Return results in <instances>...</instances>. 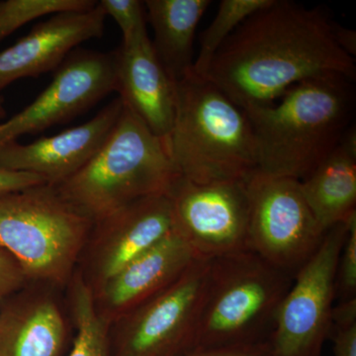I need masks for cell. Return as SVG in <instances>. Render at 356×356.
Listing matches in <instances>:
<instances>
[{
	"label": "cell",
	"mask_w": 356,
	"mask_h": 356,
	"mask_svg": "<svg viewBox=\"0 0 356 356\" xmlns=\"http://www.w3.org/2000/svg\"><path fill=\"white\" fill-rule=\"evenodd\" d=\"M293 280L250 250L212 259L191 351L269 341Z\"/></svg>",
	"instance_id": "5b68a950"
},
{
	"label": "cell",
	"mask_w": 356,
	"mask_h": 356,
	"mask_svg": "<svg viewBox=\"0 0 356 356\" xmlns=\"http://www.w3.org/2000/svg\"><path fill=\"white\" fill-rule=\"evenodd\" d=\"M175 120L165 143L182 177L195 184L247 179L257 170L245 112L205 77L175 83Z\"/></svg>",
	"instance_id": "277c9868"
},
{
	"label": "cell",
	"mask_w": 356,
	"mask_h": 356,
	"mask_svg": "<svg viewBox=\"0 0 356 356\" xmlns=\"http://www.w3.org/2000/svg\"><path fill=\"white\" fill-rule=\"evenodd\" d=\"M74 298L76 337L69 356H108L106 329L95 310L91 290L79 283Z\"/></svg>",
	"instance_id": "7402d4cb"
},
{
	"label": "cell",
	"mask_w": 356,
	"mask_h": 356,
	"mask_svg": "<svg viewBox=\"0 0 356 356\" xmlns=\"http://www.w3.org/2000/svg\"><path fill=\"white\" fill-rule=\"evenodd\" d=\"M90 220L65 202L55 185L0 195V248L26 276L56 278L72 264Z\"/></svg>",
	"instance_id": "8992f818"
},
{
	"label": "cell",
	"mask_w": 356,
	"mask_h": 356,
	"mask_svg": "<svg viewBox=\"0 0 356 356\" xmlns=\"http://www.w3.org/2000/svg\"><path fill=\"white\" fill-rule=\"evenodd\" d=\"M6 107H4V97L0 95V120L6 118Z\"/></svg>",
	"instance_id": "f546056e"
},
{
	"label": "cell",
	"mask_w": 356,
	"mask_h": 356,
	"mask_svg": "<svg viewBox=\"0 0 356 356\" xmlns=\"http://www.w3.org/2000/svg\"><path fill=\"white\" fill-rule=\"evenodd\" d=\"M212 259H196L177 281L143 303L117 356H184L191 353Z\"/></svg>",
	"instance_id": "8fae6325"
},
{
	"label": "cell",
	"mask_w": 356,
	"mask_h": 356,
	"mask_svg": "<svg viewBox=\"0 0 356 356\" xmlns=\"http://www.w3.org/2000/svg\"><path fill=\"white\" fill-rule=\"evenodd\" d=\"M180 177L165 140L124 105L95 156L56 188L83 216L104 220L140 199L166 195Z\"/></svg>",
	"instance_id": "3957f363"
},
{
	"label": "cell",
	"mask_w": 356,
	"mask_h": 356,
	"mask_svg": "<svg viewBox=\"0 0 356 356\" xmlns=\"http://www.w3.org/2000/svg\"><path fill=\"white\" fill-rule=\"evenodd\" d=\"M65 327L50 301L9 307L0 314V356H60Z\"/></svg>",
	"instance_id": "d6986e66"
},
{
	"label": "cell",
	"mask_w": 356,
	"mask_h": 356,
	"mask_svg": "<svg viewBox=\"0 0 356 356\" xmlns=\"http://www.w3.org/2000/svg\"><path fill=\"white\" fill-rule=\"evenodd\" d=\"M355 217L327 229L317 252L294 276L269 339L270 356H323L332 332L337 262Z\"/></svg>",
	"instance_id": "52a82bcc"
},
{
	"label": "cell",
	"mask_w": 356,
	"mask_h": 356,
	"mask_svg": "<svg viewBox=\"0 0 356 356\" xmlns=\"http://www.w3.org/2000/svg\"><path fill=\"white\" fill-rule=\"evenodd\" d=\"M330 339L334 356H356V299L334 306Z\"/></svg>",
	"instance_id": "cb8c5ba5"
},
{
	"label": "cell",
	"mask_w": 356,
	"mask_h": 356,
	"mask_svg": "<svg viewBox=\"0 0 356 356\" xmlns=\"http://www.w3.org/2000/svg\"><path fill=\"white\" fill-rule=\"evenodd\" d=\"M248 248L295 276L322 243L325 232L307 204L298 180L255 170L247 178Z\"/></svg>",
	"instance_id": "ba28073f"
},
{
	"label": "cell",
	"mask_w": 356,
	"mask_h": 356,
	"mask_svg": "<svg viewBox=\"0 0 356 356\" xmlns=\"http://www.w3.org/2000/svg\"><path fill=\"white\" fill-rule=\"evenodd\" d=\"M175 229L197 259H214L248 248L247 179L195 184L180 177L166 194Z\"/></svg>",
	"instance_id": "9c48e42d"
},
{
	"label": "cell",
	"mask_w": 356,
	"mask_h": 356,
	"mask_svg": "<svg viewBox=\"0 0 356 356\" xmlns=\"http://www.w3.org/2000/svg\"><path fill=\"white\" fill-rule=\"evenodd\" d=\"M332 32L337 46L351 58H355L356 55L355 32L343 27L334 20L332 21Z\"/></svg>",
	"instance_id": "f1b7e54d"
},
{
	"label": "cell",
	"mask_w": 356,
	"mask_h": 356,
	"mask_svg": "<svg viewBox=\"0 0 356 356\" xmlns=\"http://www.w3.org/2000/svg\"><path fill=\"white\" fill-rule=\"evenodd\" d=\"M102 221L115 227L113 243L102 264L106 281L175 229L172 204L166 195L140 199Z\"/></svg>",
	"instance_id": "e0dca14e"
},
{
	"label": "cell",
	"mask_w": 356,
	"mask_h": 356,
	"mask_svg": "<svg viewBox=\"0 0 356 356\" xmlns=\"http://www.w3.org/2000/svg\"><path fill=\"white\" fill-rule=\"evenodd\" d=\"M107 15L99 2L86 10L54 14L0 53V93L14 81L58 70L79 44L102 38Z\"/></svg>",
	"instance_id": "4fadbf2b"
},
{
	"label": "cell",
	"mask_w": 356,
	"mask_h": 356,
	"mask_svg": "<svg viewBox=\"0 0 356 356\" xmlns=\"http://www.w3.org/2000/svg\"><path fill=\"white\" fill-rule=\"evenodd\" d=\"M274 0H222L212 23L201 35L200 50L192 72L202 76L215 54L243 21Z\"/></svg>",
	"instance_id": "ffe728a7"
},
{
	"label": "cell",
	"mask_w": 356,
	"mask_h": 356,
	"mask_svg": "<svg viewBox=\"0 0 356 356\" xmlns=\"http://www.w3.org/2000/svg\"><path fill=\"white\" fill-rule=\"evenodd\" d=\"M42 184H46V181L39 175L0 168V195L26 191Z\"/></svg>",
	"instance_id": "4316f807"
},
{
	"label": "cell",
	"mask_w": 356,
	"mask_h": 356,
	"mask_svg": "<svg viewBox=\"0 0 356 356\" xmlns=\"http://www.w3.org/2000/svg\"><path fill=\"white\" fill-rule=\"evenodd\" d=\"M116 53L117 92L149 130L165 140L175 120V83L159 62L149 35Z\"/></svg>",
	"instance_id": "5bb4252c"
},
{
	"label": "cell",
	"mask_w": 356,
	"mask_h": 356,
	"mask_svg": "<svg viewBox=\"0 0 356 356\" xmlns=\"http://www.w3.org/2000/svg\"><path fill=\"white\" fill-rule=\"evenodd\" d=\"M184 356H270V344L266 341L248 346L208 348L191 351Z\"/></svg>",
	"instance_id": "83f0119b"
},
{
	"label": "cell",
	"mask_w": 356,
	"mask_h": 356,
	"mask_svg": "<svg viewBox=\"0 0 356 356\" xmlns=\"http://www.w3.org/2000/svg\"><path fill=\"white\" fill-rule=\"evenodd\" d=\"M339 303L356 299V217L350 222L339 254L336 274V299Z\"/></svg>",
	"instance_id": "d4e9b609"
},
{
	"label": "cell",
	"mask_w": 356,
	"mask_h": 356,
	"mask_svg": "<svg viewBox=\"0 0 356 356\" xmlns=\"http://www.w3.org/2000/svg\"><path fill=\"white\" fill-rule=\"evenodd\" d=\"M353 81L332 76L293 86L278 104L243 110L254 134L257 170L301 181L353 126Z\"/></svg>",
	"instance_id": "7a4b0ae2"
},
{
	"label": "cell",
	"mask_w": 356,
	"mask_h": 356,
	"mask_svg": "<svg viewBox=\"0 0 356 356\" xmlns=\"http://www.w3.org/2000/svg\"><path fill=\"white\" fill-rule=\"evenodd\" d=\"M123 107L118 96L93 118L76 127L30 144L9 143L0 149V168L33 173L46 184L57 186L95 156L113 130Z\"/></svg>",
	"instance_id": "7c38bea8"
},
{
	"label": "cell",
	"mask_w": 356,
	"mask_h": 356,
	"mask_svg": "<svg viewBox=\"0 0 356 356\" xmlns=\"http://www.w3.org/2000/svg\"><path fill=\"white\" fill-rule=\"evenodd\" d=\"M95 0H0V42L31 22L50 14L86 10Z\"/></svg>",
	"instance_id": "44dd1931"
},
{
	"label": "cell",
	"mask_w": 356,
	"mask_h": 356,
	"mask_svg": "<svg viewBox=\"0 0 356 356\" xmlns=\"http://www.w3.org/2000/svg\"><path fill=\"white\" fill-rule=\"evenodd\" d=\"M112 92H117L115 51L74 50L31 104L0 123V149L72 120Z\"/></svg>",
	"instance_id": "30bf717a"
},
{
	"label": "cell",
	"mask_w": 356,
	"mask_h": 356,
	"mask_svg": "<svg viewBox=\"0 0 356 356\" xmlns=\"http://www.w3.org/2000/svg\"><path fill=\"white\" fill-rule=\"evenodd\" d=\"M196 259L186 241L173 229L107 280V298L117 308L145 303L177 281Z\"/></svg>",
	"instance_id": "9a60e30c"
},
{
	"label": "cell",
	"mask_w": 356,
	"mask_h": 356,
	"mask_svg": "<svg viewBox=\"0 0 356 356\" xmlns=\"http://www.w3.org/2000/svg\"><path fill=\"white\" fill-rule=\"evenodd\" d=\"M25 277L24 271L17 261L0 248V299L17 290Z\"/></svg>",
	"instance_id": "484cf974"
},
{
	"label": "cell",
	"mask_w": 356,
	"mask_h": 356,
	"mask_svg": "<svg viewBox=\"0 0 356 356\" xmlns=\"http://www.w3.org/2000/svg\"><path fill=\"white\" fill-rule=\"evenodd\" d=\"M147 19L154 30V50L175 83L193 69V43L210 0H147Z\"/></svg>",
	"instance_id": "ac0fdd59"
},
{
	"label": "cell",
	"mask_w": 356,
	"mask_h": 356,
	"mask_svg": "<svg viewBox=\"0 0 356 356\" xmlns=\"http://www.w3.org/2000/svg\"><path fill=\"white\" fill-rule=\"evenodd\" d=\"M99 4L105 14L113 18L120 28L124 46L147 34L144 2L139 0H102Z\"/></svg>",
	"instance_id": "603a6c76"
},
{
	"label": "cell",
	"mask_w": 356,
	"mask_h": 356,
	"mask_svg": "<svg viewBox=\"0 0 356 356\" xmlns=\"http://www.w3.org/2000/svg\"><path fill=\"white\" fill-rule=\"evenodd\" d=\"M300 182L312 214L323 231L356 215V132L355 125L341 143Z\"/></svg>",
	"instance_id": "2e32d148"
},
{
	"label": "cell",
	"mask_w": 356,
	"mask_h": 356,
	"mask_svg": "<svg viewBox=\"0 0 356 356\" xmlns=\"http://www.w3.org/2000/svg\"><path fill=\"white\" fill-rule=\"evenodd\" d=\"M332 21L320 7L274 0L232 33L202 76L243 110L273 104L310 79L355 81V58L337 46Z\"/></svg>",
	"instance_id": "6da1fadb"
}]
</instances>
